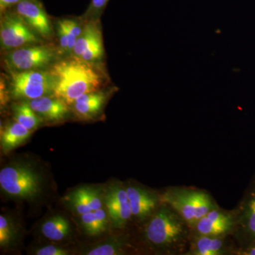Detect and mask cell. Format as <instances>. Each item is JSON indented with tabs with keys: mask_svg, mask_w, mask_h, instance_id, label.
I'll list each match as a JSON object with an SVG mask.
<instances>
[{
	"mask_svg": "<svg viewBox=\"0 0 255 255\" xmlns=\"http://www.w3.org/2000/svg\"><path fill=\"white\" fill-rule=\"evenodd\" d=\"M31 132L16 121L6 126L1 133V150L9 152L16 148L28 140Z\"/></svg>",
	"mask_w": 255,
	"mask_h": 255,
	"instance_id": "2e32d148",
	"label": "cell"
},
{
	"mask_svg": "<svg viewBox=\"0 0 255 255\" xmlns=\"http://www.w3.org/2000/svg\"><path fill=\"white\" fill-rule=\"evenodd\" d=\"M105 202L114 227H124L132 216L127 189L119 184L111 186L105 194Z\"/></svg>",
	"mask_w": 255,
	"mask_h": 255,
	"instance_id": "30bf717a",
	"label": "cell"
},
{
	"mask_svg": "<svg viewBox=\"0 0 255 255\" xmlns=\"http://www.w3.org/2000/svg\"><path fill=\"white\" fill-rule=\"evenodd\" d=\"M109 92L102 89L81 96L71 105L74 112L82 119H93L103 110Z\"/></svg>",
	"mask_w": 255,
	"mask_h": 255,
	"instance_id": "9a60e30c",
	"label": "cell"
},
{
	"mask_svg": "<svg viewBox=\"0 0 255 255\" xmlns=\"http://www.w3.org/2000/svg\"><path fill=\"white\" fill-rule=\"evenodd\" d=\"M236 221L237 219L231 215L214 209L199 219L194 226L201 236L219 237L230 232Z\"/></svg>",
	"mask_w": 255,
	"mask_h": 255,
	"instance_id": "8fae6325",
	"label": "cell"
},
{
	"mask_svg": "<svg viewBox=\"0 0 255 255\" xmlns=\"http://www.w3.org/2000/svg\"><path fill=\"white\" fill-rule=\"evenodd\" d=\"M16 231L12 221L5 215L0 216V246H9L14 241Z\"/></svg>",
	"mask_w": 255,
	"mask_h": 255,
	"instance_id": "44dd1931",
	"label": "cell"
},
{
	"mask_svg": "<svg viewBox=\"0 0 255 255\" xmlns=\"http://www.w3.org/2000/svg\"><path fill=\"white\" fill-rule=\"evenodd\" d=\"M41 232L44 237L48 239L53 241H60L65 239L70 233V223L63 216H53L43 223Z\"/></svg>",
	"mask_w": 255,
	"mask_h": 255,
	"instance_id": "ac0fdd59",
	"label": "cell"
},
{
	"mask_svg": "<svg viewBox=\"0 0 255 255\" xmlns=\"http://www.w3.org/2000/svg\"><path fill=\"white\" fill-rule=\"evenodd\" d=\"M70 55L90 63H100L105 56V48L100 18L85 21Z\"/></svg>",
	"mask_w": 255,
	"mask_h": 255,
	"instance_id": "ba28073f",
	"label": "cell"
},
{
	"mask_svg": "<svg viewBox=\"0 0 255 255\" xmlns=\"http://www.w3.org/2000/svg\"><path fill=\"white\" fill-rule=\"evenodd\" d=\"M81 221L82 227L87 235L96 236L101 234L94 211L81 215Z\"/></svg>",
	"mask_w": 255,
	"mask_h": 255,
	"instance_id": "cb8c5ba5",
	"label": "cell"
},
{
	"mask_svg": "<svg viewBox=\"0 0 255 255\" xmlns=\"http://www.w3.org/2000/svg\"><path fill=\"white\" fill-rule=\"evenodd\" d=\"M23 0H0V12L1 14L14 8Z\"/></svg>",
	"mask_w": 255,
	"mask_h": 255,
	"instance_id": "83f0119b",
	"label": "cell"
},
{
	"mask_svg": "<svg viewBox=\"0 0 255 255\" xmlns=\"http://www.w3.org/2000/svg\"><path fill=\"white\" fill-rule=\"evenodd\" d=\"M59 48L48 43H38L7 51L4 57L7 72L48 70L60 59Z\"/></svg>",
	"mask_w": 255,
	"mask_h": 255,
	"instance_id": "3957f363",
	"label": "cell"
},
{
	"mask_svg": "<svg viewBox=\"0 0 255 255\" xmlns=\"http://www.w3.org/2000/svg\"><path fill=\"white\" fill-rule=\"evenodd\" d=\"M12 111L14 120L31 131L34 130L43 123V119L32 110L27 101H20L14 104Z\"/></svg>",
	"mask_w": 255,
	"mask_h": 255,
	"instance_id": "e0dca14e",
	"label": "cell"
},
{
	"mask_svg": "<svg viewBox=\"0 0 255 255\" xmlns=\"http://www.w3.org/2000/svg\"><path fill=\"white\" fill-rule=\"evenodd\" d=\"M43 40L14 10H8L1 14L0 43L4 51L43 43Z\"/></svg>",
	"mask_w": 255,
	"mask_h": 255,
	"instance_id": "52a82bcc",
	"label": "cell"
},
{
	"mask_svg": "<svg viewBox=\"0 0 255 255\" xmlns=\"http://www.w3.org/2000/svg\"><path fill=\"white\" fill-rule=\"evenodd\" d=\"M0 186L7 195L31 199L41 191V177L29 166L12 164L0 171Z\"/></svg>",
	"mask_w": 255,
	"mask_h": 255,
	"instance_id": "8992f818",
	"label": "cell"
},
{
	"mask_svg": "<svg viewBox=\"0 0 255 255\" xmlns=\"http://www.w3.org/2000/svg\"><path fill=\"white\" fill-rule=\"evenodd\" d=\"M38 255H67L68 251L55 246H47L40 248L36 252Z\"/></svg>",
	"mask_w": 255,
	"mask_h": 255,
	"instance_id": "484cf974",
	"label": "cell"
},
{
	"mask_svg": "<svg viewBox=\"0 0 255 255\" xmlns=\"http://www.w3.org/2000/svg\"><path fill=\"white\" fill-rule=\"evenodd\" d=\"M186 221L171 206H161L152 216L145 230L147 241L160 248L179 244L187 236Z\"/></svg>",
	"mask_w": 255,
	"mask_h": 255,
	"instance_id": "7a4b0ae2",
	"label": "cell"
},
{
	"mask_svg": "<svg viewBox=\"0 0 255 255\" xmlns=\"http://www.w3.org/2000/svg\"><path fill=\"white\" fill-rule=\"evenodd\" d=\"M122 247L117 242L105 243L87 252L89 255H114L122 254Z\"/></svg>",
	"mask_w": 255,
	"mask_h": 255,
	"instance_id": "603a6c76",
	"label": "cell"
},
{
	"mask_svg": "<svg viewBox=\"0 0 255 255\" xmlns=\"http://www.w3.org/2000/svg\"><path fill=\"white\" fill-rule=\"evenodd\" d=\"M9 94L14 100H31L53 95V77L48 70L8 72Z\"/></svg>",
	"mask_w": 255,
	"mask_h": 255,
	"instance_id": "5b68a950",
	"label": "cell"
},
{
	"mask_svg": "<svg viewBox=\"0 0 255 255\" xmlns=\"http://www.w3.org/2000/svg\"><path fill=\"white\" fill-rule=\"evenodd\" d=\"M26 101H27L32 110L43 121L59 122L63 120L68 117L70 111V106L53 95Z\"/></svg>",
	"mask_w": 255,
	"mask_h": 255,
	"instance_id": "7c38bea8",
	"label": "cell"
},
{
	"mask_svg": "<svg viewBox=\"0 0 255 255\" xmlns=\"http://www.w3.org/2000/svg\"><path fill=\"white\" fill-rule=\"evenodd\" d=\"M223 241L219 237L201 236L194 242L192 255H219L223 253Z\"/></svg>",
	"mask_w": 255,
	"mask_h": 255,
	"instance_id": "d6986e66",
	"label": "cell"
},
{
	"mask_svg": "<svg viewBox=\"0 0 255 255\" xmlns=\"http://www.w3.org/2000/svg\"><path fill=\"white\" fill-rule=\"evenodd\" d=\"M110 0H91L87 11L82 16V18L87 20L97 19L100 18Z\"/></svg>",
	"mask_w": 255,
	"mask_h": 255,
	"instance_id": "7402d4cb",
	"label": "cell"
},
{
	"mask_svg": "<svg viewBox=\"0 0 255 255\" xmlns=\"http://www.w3.org/2000/svg\"><path fill=\"white\" fill-rule=\"evenodd\" d=\"M11 9L19 14L42 38H53V26L41 1L23 0Z\"/></svg>",
	"mask_w": 255,
	"mask_h": 255,
	"instance_id": "9c48e42d",
	"label": "cell"
},
{
	"mask_svg": "<svg viewBox=\"0 0 255 255\" xmlns=\"http://www.w3.org/2000/svg\"><path fill=\"white\" fill-rule=\"evenodd\" d=\"M162 198L166 204L191 226L211 210L216 209L211 196L201 190L172 188L166 191Z\"/></svg>",
	"mask_w": 255,
	"mask_h": 255,
	"instance_id": "277c9868",
	"label": "cell"
},
{
	"mask_svg": "<svg viewBox=\"0 0 255 255\" xmlns=\"http://www.w3.org/2000/svg\"><path fill=\"white\" fill-rule=\"evenodd\" d=\"M87 194L90 201V207L92 211L102 209V195L100 189L92 187H87Z\"/></svg>",
	"mask_w": 255,
	"mask_h": 255,
	"instance_id": "d4e9b609",
	"label": "cell"
},
{
	"mask_svg": "<svg viewBox=\"0 0 255 255\" xmlns=\"http://www.w3.org/2000/svg\"><path fill=\"white\" fill-rule=\"evenodd\" d=\"M240 255H255V238L246 243L239 252Z\"/></svg>",
	"mask_w": 255,
	"mask_h": 255,
	"instance_id": "f1b7e54d",
	"label": "cell"
},
{
	"mask_svg": "<svg viewBox=\"0 0 255 255\" xmlns=\"http://www.w3.org/2000/svg\"><path fill=\"white\" fill-rule=\"evenodd\" d=\"M68 201L78 214L83 215L93 211L90 207L87 187H82L74 191L68 196Z\"/></svg>",
	"mask_w": 255,
	"mask_h": 255,
	"instance_id": "ffe728a7",
	"label": "cell"
},
{
	"mask_svg": "<svg viewBox=\"0 0 255 255\" xmlns=\"http://www.w3.org/2000/svg\"><path fill=\"white\" fill-rule=\"evenodd\" d=\"M48 70L54 82L53 96L70 107L79 97L102 90L109 82L100 63H90L73 55L60 58Z\"/></svg>",
	"mask_w": 255,
	"mask_h": 255,
	"instance_id": "6da1fadb",
	"label": "cell"
},
{
	"mask_svg": "<svg viewBox=\"0 0 255 255\" xmlns=\"http://www.w3.org/2000/svg\"><path fill=\"white\" fill-rule=\"evenodd\" d=\"M237 223L246 243L255 238V175L244 199L242 201L237 216Z\"/></svg>",
	"mask_w": 255,
	"mask_h": 255,
	"instance_id": "5bb4252c",
	"label": "cell"
},
{
	"mask_svg": "<svg viewBox=\"0 0 255 255\" xmlns=\"http://www.w3.org/2000/svg\"><path fill=\"white\" fill-rule=\"evenodd\" d=\"M94 212H95L101 233L105 232L108 227V216H107V212L105 210L102 209V208L94 211Z\"/></svg>",
	"mask_w": 255,
	"mask_h": 255,
	"instance_id": "4316f807",
	"label": "cell"
},
{
	"mask_svg": "<svg viewBox=\"0 0 255 255\" xmlns=\"http://www.w3.org/2000/svg\"><path fill=\"white\" fill-rule=\"evenodd\" d=\"M127 191L132 216L144 220L155 211L159 199L155 194L136 186L127 187Z\"/></svg>",
	"mask_w": 255,
	"mask_h": 255,
	"instance_id": "4fadbf2b",
	"label": "cell"
}]
</instances>
